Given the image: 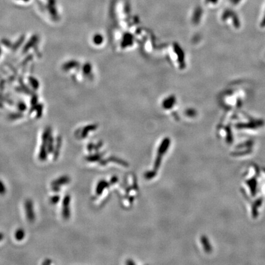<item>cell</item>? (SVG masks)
<instances>
[{"label": "cell", "instance_id": "obj_2", "mask_svg": "<svg viewBox=\"0 0 265 265\" xmlns=\"http://www.w3.org/2000/svg\"><path fill=\"white\" fill-rule=\"evenodd\" d=\"M25 208L26 215H27V218L28 220L30 222H34V220H35L36 216H35V213L34 212V209H33V201L31 200L28 199V200H27L25 201Z\"/></svg>", "mask_w": 265, "mask_h": 265}, {"label": "cell", "instance_id": "obj_7", "mask_svg": "<svg viewBox=\"0 0 265 265\" xmlns=\"http://www.w3.org/2000/svg\"><path fill=\"white\" fill-rule=\"evenodd\" d=\"M107 183L105 181H100L96 189V193L97 194H101L103 192V190L106 187H107Z\"/></svg>", "mask_w": 265, "mask_h": 265}, {"label": "cell", "instance_id": "obj_6", "mask_svg": "<svg viewBox=\"0 0 265 265\" xmlns=\"http://www.w3.org/2000/svg\"><path fill=\"white\" fill-rule=\"evenodd\" d=\"M15 238L16 239L20 241H22L25 236V232L22 228H18L15 233Z\"/></svg>", "mask_w": 265, "mask_h": 265}, {"label": "cell", "instance_id": "obj_10", "mask_svg": "<svg viewBox=\"0 0 265 265\" xmlns=\"http://www.w3.org/2000/svg\"><path fill=\"white\" fill-rule=\"evenodd\" d=\"M60 195L56 194V195H54V196H52V197H50V202L52 205H55V204H56V203H58V201H60Z\"/></svg>", "mask_w": 265, "mask_h": 265}, {"label": "cell", "instance_id": "obj_14", "mask_svg": "<svg viewBox=\"0 0 265 265\" xmlns=\"http://www.w3.org/2000/svg\"><path fill=\"white\" fill-rule=\"evenodd\" d=\"M51 263H52V261H51L50 260H49V259L45 260L42 263V264H51Z\"/></svg>", "mask_w": 265, "mask_h": 265}, {"label": "cell", "instance_id": "obj_4", "mask_svg": "<svg viewBox=\"0 0 265 265\" xmlns=\"http://www.w3.org/2000/svg\"><path fill=\"white\" fill-rule=\"evenodd\" d=\"M48 151H47V146L44 144H43L41 148H40V151L39 152V159L41 161H45L46 160V159L47 158V156H48Z\"/></svg>", "mask_w": 265, "mask_h": 265}, {"label": "cell", "instance_id": "obj_13", "mask_svg": "<svg viewBox=\"0 0 265 265\" xmlns=\"http://www.w3.org/2000/svg\"><path fill=\"white\" fill-rule=\"evenodd\" d=\"M60 187L59 186H52V190L54 192H58L60 191Z\"/></svg>", "mask_w": 265, "mask_h": 265}, {"label": "cell", "instance_id": "obj_11", "mask_svg": "<svg viewBox=\"0 0 265 265\" xmlns=\"http://www.w3.org/2000/svg\"><path fill=\"white\" fill-rule=\"evenodd\" d=\"M6 192V186L4 184L2 180H0V194L1 195L5 194Z\"/></svg>", "mask_w": 265, "mask_h": 265}, {"label": "cell", "instance_id": "obj_12", "mask_svg": "<svg viewBox=\"0 0 265 265\" xmlns=\"http://www.w3.org/2000/svg\"><path fill=\"white\" fill-rule=\"evenodd\" d=\"M259 27L261 30L265 29V12H264V14L263 17L261 18V21L259 23Z\"/></svg>", "mask_w": 265, "mask_h": 265}, {"label": "cell", "instance_id": "obj_1", "mask_svg": "<svg viewBox=\"0 0 265 265\" xmlns=\"http://www.w3.org/2000/svg\"><path fill=\"white\" fill-rule=\"evenodd\" d=\"M70 203L71 196L70 194H66L64 197L62 201V217L64 219L68 220L71 216L70 210Z\"/></svg>", "mask_w": 265, "mask_h": 265}, {"label": "cell", "instance_id": "obj_9", "mask_svg": "<svg viewBox=\"0 0 265 265\" xmlns=\"http://www.w3.org/2000/svg\"><path fill=\"white\" fill-rule=\"evenodd\" d=\"M101 155H100L99 154H96L90 155L87 156L85 157V160L88 162H96V161L100 160L101 158Z\"/></svg>", "mask_w": 265, "mask_h": 265}, {"label": "cell", "instance_id": "obj_15", "mask_svg": "<svg viewBox=\"0 0 265 265\" xmlns=\"http://www.w3.org/2000/svg\"><path fill=\"white\" fill-rule=\"evenodd\" d=\"M4 237H5L4 234L3 233H2V232H0V241H2L4 239Z\"/></svg>", "mask_w": 265, "mask_h": 265}, {"label": "cell", "instance_id": "obj_5", "mask_svg": "<svg viewBox=\"0 0 265 265\" xmlns=\"http://www.w3.org/2000/svg\"><path fill=\"white\" fill-rule=\"evenodd\" d=\"M61 141L60 138H58L57 139V142L56 144L55 145V147H54V151H53V160H56L60 155V149H61Z\"/></svg>", "mask_w": 265, "mask_h": 265}, {"label": "cell", "instance_id": "obj_3", "mask_svg": "<svg viewBox=\"0 0 265 265\" xmlns=\"http://www.w3.org/2000/svg\"><path fill=\"white\" fill-rule=\"evenodd\" d=\"M71 180V179L70 177L67 176H61L53 181H52L51 183V186H59L61 187L63 185H65L68 183Z\"/></svg>", "mask_w": 265, "mask_h": 265}, {"label": "cell", "instance_id": "obj_8", "mask_svg": "<svg viewBox=\"0 0 265 265\" xmlns=\"http://www.w3.org/2000/svg\"><path fill=\"white\" fill-rule=\"evenodd\" d=\"M47 151L49 154H52L53 152L54 151V143H53V140L52 138V137H50L47 142L46 144Z\"/></svg>", "mask_w": 265, "mask_h": 265}]
</instances>
